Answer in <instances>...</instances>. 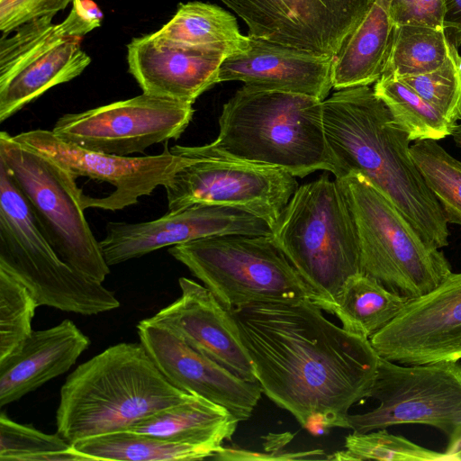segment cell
<instances>
[{"mask_svg": "<svg viewBox=\"0 0 461 461\" xmlns=\"http://www.w3.org/2000/svg\"><path fill=\"white\" fill-rule=\"evenodd\" d=\"M263 393L314 433L348 429L366 399L379 356L369 339L329 321L309 300L263 302L230 312Z\"/></svg>", "mask_w": 461, "mask_h": 461, "instance_id": "6da1fadb", "label": "cell"}, {"mask_svg": "<svg viewBox=\"0 0 461 461\" xmlns=\"http://www.w3.org/2000/svg\"><path fill=\"white\" fill-rule=\"evenodd\" d=\"M335 178L366 177L430 247L448 245V222L410 154L411 140L369 86L339 89L322 102Z\"/></svg>", "mask_w": 461, "mask_h": 461, "instance_id": "7a4b0ae2", "label": "cell"}, {"mask_svg": "<svg viewBox=\"0 0 461 461\" xmlns=\"http://www.w3.org/2000/svg\"><path fill=\"white\" fill-rule=\"evenodd\" d=\"M322 102L315 97L243 86L224 104L219 133L202 146L175 145L170 151L193 159H216L284 170L304 177L335 174Z\"/></svg>", "mask_w": 461, "mask_h": 461, "instance_id": "3957f363", "label": "cell"}, {"mask_svg": "<svg viewBox=\"0 0 461 461\" xmlns=\"http://www.w3.org/2000/svg\"><path fill=\"white\" fill-rule=\"evenodd\" d=\"M190 395L166 379L140 342L118 343L67 377L56 412L57 431L74 444L128 430Z\"/></svg>", "mask_w": 461, "mask_h": 461, "instance_id": "277c9868", "label": "cell"}, {"mask_svg": "<svg viewBox=\"0 0 461 461\" xmlns=\"http://www.w3.org/2000/svg\"><path fill=\"white\" fill-rule=\"evenodd\" d=\"M273 238L333 314L348 281L363 273L354 218L336 178L322 175L298 186Z\"/></svg>", "mask_w": 461, "mask_h": 461, "instance_id": "5b68a950", "label": "cell"}, {"mask_svg": "<svg viewBox=\"0 0 461 461\" xmlns=\"http://www.w3.org/2000/svg\"><path fill=\"white\" fill-rule=\"evenodd\" d=\"M169 254L228 311L255 303L309 300L329 312L273 235H221L172 246Z\"/></svg>", "mask_w": 461, "mask_h": 461, "instance_id": "8992f818", "label": "cell"}, {"mask_svg": "<svg viewBox=\"0 0 461 461\" xmlns=\"http://www.w3.org/2000/svg\"><path fill=\"white\" fill-rule=\"evenodd\" d=\"M351 210L362 272L413 299L436 288L452 267L440 249L426 244L398 208L366 177L336 178Z\"/></svg>", "mask_w": 461, "mask_h": 461, "instance_id": "52a82bcc", "label": "cell"}, {"mask_svg": "<svg viewBox=\"0 0 461 461\" xmlns=\"http://www.w3.org/2000/svg\"><path fill=\"white\" fill-rule=\"evenodd\" d=\"M0 267L26 285L39 306L82 315H95L120 306L113 292L85 276L58 255L2 163Z\"/></svg>", "mask_w": 461, "mask_h": 461, "instance_id": "ba28073f", "label": "cell"}, {"mask_svg": "<svg viewBox=\"0 0 461 461\" xmlns=\"http://www.w3.org/2000/svg\"><path fill=\"white\" fill-rule=\"evenodd\" d=\"M103 14L91 0H76L67 18L26 23L0 41V122L50 88L78 77L91 58L80 39L99 27Z\"/></svg>", "mask_w": 461, "mask_h": 461, "instance_id": "9c48e42d", "label": "cell"}, {"mask_svg": "<svg viewBox=\"0 0 461 461\" xmlns=\"http://www.w3.org/2000/svg\"><path fill=\"white\" fill-rule=\"evenodd\" d=\"M0 163L24 195L58 255L85 276L103 283L110 266L85 217L83 191L76 178L54 159L5 131L0 132Z\"/></svg>", "mask_w": 461, "mask_h": 461, "instance_id": "30bf717a", "label": "cell"}, {"mask_svg": "<svg viewBox=\"0 0 461 461\" xmlns=\"http://www.w3.org/2000/svg\"><path fill=\"white\" fill-rule=\"evenodd\" d=\"M368 398L376 400L378 406L348 416V429L355 433L402 424L428 425L447 438V460L461 442L459 361L402 365L379 357Z\"/></svg>", "mask_w": 461, "mask_h": 461, "instance_id": "8fae6325", "label": "cell"}, {"mask_svg": "<svg viewBox=\"0 0 461 461\" xmlns=\"http://www.w3.org/2000/svg\"><path fill=\"white\" fill-rule=\"evenodd\" d=\"M194 114L193 104L141 95L59 118L52 131L84 149L124 156L143 153L160 142L178 139Z\"/></svg>", "mask_w": 461, "mask_h": 461, "instance_id": "7c38bea8", "label": "cell"}, {"mask_svg": "<svg viewBox=\"0 0 461 461\" xmlns=\"http://www.w3.org/2000/svg\"><path fill=\"white\" fill-rule=\"evenodd\" d=\"M164 187L170 212L197 203L230 206L261 218L273 230L298 184L294 176L277 168L194 159Z\"/></svg>", "mask_w": 461, "mask_h": 461, "instance_id": "4fadbf2b", "label": "cell"}, {"mask_svg": "<svg viewBox=\"0 0 461 461\" xmlns=\"http://www.w3.org/2000/svg\"><path fill=\"white\" fill-rule=\"evenodd\" d=\"M14 139L54 159L75 178L87 176L106 182L114 190L104 197H91L84 193V209L122 210L138 203L158 185H165L183 167L194 159L175 155L167 147L158 155L140 157L116 156L84 149L58 137L52 131L33 130L21 132Z\"/></svg>", "mask_w": 461, "mask_h": 461, "instance_id": "5bb4252c", "label": "cell"}, {"mask_svg": "<svg viewBox=\"0 0 461 461\" xmlns=\"http://www.w3.org/2000/svg\"><path fill=\"white\" fill-rule=\"evenodd\" d=\"M238 14L249 36L335 55L372 0H220Z\"/></svg>", "mask_w": 461, "mask_h": 461, "instance_id": "9a60e30c", "label": "cell"}, {"mask_svg": "<svg viewBox=\"0 0 461 461\" xmlns=\"http://www.w3.org/2000/svg\"><path fill=\"white\" fill-rule=\"evenodd\" d=\"M379 357L402 365L461 359V272L410 299L400 313L370 339Z\"/></svg>", "mask_w": 461, "mask_h": 461, "instance_id": "2e32d148", "label": "cell"}, {"mask_svg": "<svg viewBox=\"0 0 461 461\" xmlns=\"http://www.w3.org/2000/svg\"><path fill=\"white\" fill-rule=\"evenodd\" d=\"M221 235H273L267 221L234 207L197 203L145 222L110 221L99 241L111 267L165 247Z\"/></svg>", "mask_w": 461, "mask_h": 461, "instance_id": "e0dca14e", "label": "cell"}, {"mask_svg": "<svg viewBox=\"0 0 461 461\" xmlns=\"http://www.w3.org/2000/svg\"><path fill=\"white\" fill-rule=\"evenodd\" d=\"M137 332L140 342L173 386L223 406L240 421L251 417L263 393L258 382L235 375L149 318L137 324Z\"/></svg>", "mask_w": 461, "mask_h": 461, "instance_id": "ac0fdd59", "label": "cell"}, {"mask_svg": "<svg viewBox=\"0 0 461 461\" xmlns=\"http://www.w3.org/2000/svg\"><path fill=\"white\" fill-rule=\"evenodd\" d=\"M180 296L149 317L235 375L258 382L239 328L213 294L197 282L180 277Z\"/></svg>", "mask_w": 461, "mask_h": 461, "instance_id": "d6986e66", "label": "cell"}, {"mask_svg": "<svg viewBox=\"0 0 461 461\" xmlns=\"http://www.w3.org/2000/svg\"><path fill=\"white\" fill-rule=\"evenodd\" d=\"M229 47L193 46L159 41L152 33L127 44L129 72L143 93L194 104L219 83Z\"/></svg>", "mask_w": 461, "mask_h": 461, "instance_id": "ffe728a7", "label": "cell"}, {"mask_svg": "<svg viewBox=\"0 0 461 461\" xmlns=\"http://www.w3.org/2000/svg\"><path fill=\"white\" fill-rule=\"evenodd\" d=\"M333 55L297 49L249 35L248 46L222 62L219 83L241 81L255 88L324 101L332 87Z\"/></svg>", "mask_w": 461, "mask_h": 461, "instance_id": "44dd1931", "label": "cell"}, {"mask_svg": "<svg viewBox=\"0 0 461 461\" xmlns=\"http://www.w3.org/2000/svg\"><path fill=\"white\" fill-rule=\"evenodd\" d=\"M89 338L70 320L31 335L0 359V407L66 373L88 348Z\"/></svg>", "mask_w": 461, "mask_h": 461, "instance_id": "7402d4cb", "label": "cell"}, {"mask_svg": "<svg viewBox=\"0 0 461 461\" xmlns=\"http://www.w3.org/2000/svg\"><path fill=\"white\" fill-rule=\"evenodd\" d=\"M394 26L387 0H372L333 56L332 87L339 90L375 83L383 74Z\"/></svg>", "mask_w": 461, "mask_h": 461, "instance_id": "603a6c76", "label": "cell"}, {"mask_svg": "<svg viewBox=\"0 0 461 461\" xmlns=\"http://www.w3.org/2000/svg\"><path fill=\"white\" fill-rule=\"evenodd\" d=\"M239 422L223 406L191 394L130 430L177 443L221 447L223 440L231 439Z\"/></svg>", "mask_w": 461, "mask_h": 461, "instance_id": "cb8c5ba5", "label": "cell"}, {"mask_svg": "<svg viewBox=\"0 0 461 461\" xmlns=\"http://www.w3.org/2000/svg\"><path fill=\"white\" fill-rule=\"evenodd\" d=\"M73 447L88 461H190L213 459L223 446L177 443L128 429L82 439Z\"/></svg>", "mask_w": 461, "mask_h": 461, "instance_id": "d4e9b609", "label": "cell"}, {"mask_svg": "<svg viewBox=\"0 0 461 461\" xmlns=\"http://www.w3.org/2000/svg\"><path fill=\"white\" fill-rule=\"evenodd\" d=\"M152 35L166 42L229 47L236 52L249 42L235 16L218 5L198 1L180 4L174 16Z\"/></svg>", "mask_w": 461, "mask_h": 461, "instance_id": "484cf974", "label": "cell"}, {"mask_svg": "<svg viewBox=\"0 0 461 461\" xmlns=\"http://www.w3.org/2000/svg\"><path fill=\"white\" fill-rule=\"evenodd\" d=\"M409 300L361 273L348 281L333 314L346 330L370 339L390 323Z\"/></svg>", "mask_w": 461, "mask_h": 461, "instance_id": "4316f807", "label": "cell"}, {"mask_svg": "<svg viewBox=\"0 0 461 461\" xmlns=\"http://www.w3.org/2000/svg\"><path fill=\"white\" fill-rule=\"evenodd\" d=\"M373 90L411 141H438L451 136L456 125L401 79L382 75Z\"/></svg>", "mask_w": 461, "mask_h": 461, "instance_id": "83f0119b", "label": "cell"}, {"mask_svg": "<svg viewBox=\"0 0 461 461\" xmlns=\"http://www.w3.org/2000/svg\"><path fill=\"white\" fill-rule=\"evenodd\" d=\"M451 44L445 30L414 24L395 25L382 75L402 78L434 71L448 58Z\"/></svg>", "mask_w": 461, "mask_h": 461, "instance_id": "f1b7e54d", "label": "cell"}, {"mask_svg": "<svg viewBox=\"0 0 461 461\" xmlns=\"http://www.w3.org/2000/svg\"><path fill=\"white\" fill-rule=\"evenodd\" d=\"M410 154L440 203L448 223L461 226V161L438 141H415Z\"/></svg>", "mask_w": 461, "mask_h": 461, "instance_id": "f546056e", "label": "cell"}, {"mask_svg": "<svg viewBox=\"0 0 461 461\" xmlns=\"http://www.w3.org/2000/svg\"><path fill=\"white\" fill-rule=\"evenodd\" d=\"M0 461H88L59 433L47 434L0 414Z\"/></svg>", "mask_w": 461, "mask_h": 461, "instance_id": "4dcf8cb0", "label": "cell"}, {"mask_svg": "<svg viewBox=\"0 0 461 461\" xmlns=\"http://www.w3.org/2000/svg\"><path fill=\"white\" fill-rule=\"evenodd\" d=\"M345 449L326 459L338 461H438L447 460L445 452H438L415 444L410 439L380 429L366 433H351L345 438Z\"/></svg>", "mask_w": 461, "mask_h": 461, "instance_id": "1f68e13d", "label": "cell"}, {"mask_svg": "<svg viewBox=\"0 0 461 461\" xmlns=\"http://www.w3.org/2000/svg\"><path fill=\"white\" fill-rule=\"evenodd\" d=\"M37 307L27 286L0 267V359L9 356L31 335Z\"/></svg>", "mask_w": 461, "mask_h": 461, "instance_id": "d6a6232c", "label": "cell"}, {"mask_svg": "<svg viewBox=\"0 0 461 461\" xmlns=\"http://www.w3.org/2000/svg\"><path fill=\"white\" fill-rule=\"evenodd\" d=\"M399 79L411 87L451 123L456 125L461 122V56L453 43L448 58L440 68Z\"/></svg>", "mask_w": 461, "mask_h": 461, "instance_id": "836d02e7", "label": "cell"}, {"mask_svg": "<svg viewBox=\"0 0 461 461\" xmlns=\"http://www.w3.org/2000/svg\"><path fill=\"white\" fill-rule=\"evenodd\" d=\"M76 0H0V31L7 35L21 25L53 16Z\"/></svg>", "mask_w": 461, "mask_h": 461, "instance_id": "e575fe53", "label": "cell"}, {"mask_svg": "<svg viewBox=\"0 0 461 461\" xmlns=\"http://www.w3.org/2000/svg\"><path fill=\"white\" fill-rule=\"evenodd\" d=\"M395 25L414 24L444 30V0H387Z\"/></svg>", "mask_w": 461, "mask_h": 461, "instance_id": "d590c367", "label": "cell"}, {"mask_svg": "<svg viewBox=\"0 0 461 461\" xmlns=\"http://www.w3.org/2000/svg\"><path fill=\"white\" fill-rule=\"evenodd\" d=\"M324 452L320 449L273 454H261L235 447H224L216 453L213 459L217 460H296V459H320L325 458Z\"/></svg>", "mask_w": 461, "mask_h": 461, "instance_id": "8d00e7d4", "label": "cell"}, {"mask_svg": "<svg viewBox=\"0 0 461 461\" xmlns=\"http://www.w3.org/2000/svg\"><path fill=\"white\" fill-rule=\"evenodd\" d=\"M443 28L457 48L461 44V0H444Z\"/></svg>", "mask_w": 461, "mask_h": 461, "instance_id": "74e56055", "label": "cell"}, {"mask_svg": "<svg viewBox=\"0 0 461 461\" xmlns=\"http://www.w3.org/2000/svg\"><path fill=\"white\" fill-rule=\"evenodd\" d=\"M451 137L456 146L461 149V122L456 125Z\"/></svg>", "mask_w": 461, "mask_h": 461, "instance_id": "f35d334b", "label": "cell"}, {"mask_svg": "<svg viewBox=\"0 0 461 461\" xmlns=\"http://www.w3.org/2000/svg\"><path fill=\"white\" fill-rule=\"evenodd\" d=\"M448 460L461 461V442L457 448L449 456Z\"/></svg>", "mask_w": 461, "mask_h": 461, "instance_id": "ab89813d", "label": "cell"}]
</instances>
